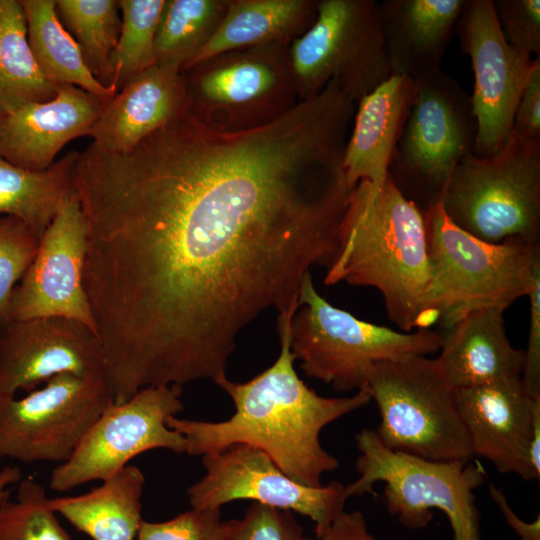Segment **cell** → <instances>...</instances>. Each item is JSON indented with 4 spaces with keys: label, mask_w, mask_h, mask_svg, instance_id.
Segmentation results:
<instances>
[{
    "label": "cell",
    "mask_w": 540,
    "mask_h": 540,
    "mask_svg": "<svg viewBox=\"0 0 540 540\" xmlns=\"http://www.w3.org/2000/svg\"><path fill=\"white\" fill-rule=\"evenodd\" d=\"M77 154L71 151L43 171L0 157V214L19 218L41 239L62 204L76 193Z\"/></svg>",
    "instance_id": "cell-26"
},
{
    "label": "cell",
    "mask_w": 540,
    "mask_h": 540,
    "mask_svg": "<svg viewBox=\"0 0 540 540\" xmlns=\"http://www.w3.org/2000/svg\"><path fill=\"white\" fill-rule=\"evenodd\" d=\"M228 7V0H165L159 19L154 58L181 70L213 36Z\"/></svg>",
    "instance_id": "cell-29"
},
{
    "label": "cell",
    "mask_w": 540,
    "mask_h": 540,
    "mask_svg": "<svg viewBox=\"0 0 540 540\" xmlns=\"http://www.w3.org/2000/svg\"><path fill=\"white\" fill-rule=\"evenodd\" d=\"M21 470L17 466L7 465L0 468V504L11 495V487L22 479Z\"/></svg>",
    "instance_id": "cell-42"
},
{
    "label": "cell",
    "mask_w": 540,
    "mask_h": 540,
    "mask_svg": "<svg viewBox=\"0 0 540 540\" xmlns=\"http://www.w3.org/2000/svg\"><path fill=\"white\" fill-rule=\"evenodd\" d=\"M55 5L89 71L103 86L112 87L111 58L121 30L118 1L55 0Z\"/></svg>",
    "instance_id": "cell-30"
},
{
    "label": "cell",
    "mask_w": 540,
    "mask_h": 540,
    "mask_svg": "<svg viewBox=\"0 0 540 540\" xmlns=\"http://www.w3.org/2000/svg\"><path fill=\"white\" fill-rule=\"evenodd\" d=\"M299 101L335 80L356 103L388 79L391 68L374 0H319L311 27L289 46Z\"/></svg>",
    "instance_id": "cell-11"
},
{
    "label": "cell",
    "mask_w": 540,
    "mask_h": 540,
    "mask_svg": "<svg viewBox=\"0 0 540 540\" xmlns=\"http://www.w3.org/2000/svg\"><path fill=\"white\" fill-rule=\"evenodd\" d=\"M39 242L40 238L19 218L0 217V331L11 321V293L32 263Z\"/></svg>",
    "instance_id": "cell-33"
},
{
    "label": "cell",
    "mask_w": 540,
    "mask_h": 540,
    "mask_svg": "<svg viewBox=\"0 0 540 540\" xmlns=\"http://www.w3.org/2000/svg\"><path fill=\"white\" fill-rule=\"evenodd\" d=\"M57 89L31 52L21 2L0 0V115L27 103L49 101Z\"/></svg>",
    "instance_id": "cell-28"
},
{
    "label": "cell",
    "mask_w": 540,
    "mask_h": 540,
    "mask_svg": "<svg viewBox=\"0 0 540 540\" xmlns=\"http://www.w3.org/2000/svg\"><path fill=\"white\" fill-rule=\"evenodd\" d=\"M62 373L105 375L101 343L91 328L45 317L12 320L0 331V398L33 391Z\"/></svg>",
    "instance_id": "cell-17"
},
{
    "label": "cell",
    "mask_w": 540,
    "mask_h": 540,
    "mask_svg": "<svg viewBox=\"0 0 540 540\" xmlns=\"http://www.w3.org/2000/svg\"><path fill=\"white\" fill-rule=\"evenodd\" d=\"M303 529L291 511L253 503L241 519L225 522L222 540H302Z\"/></svg>",
    "instance_id": "cell-34"
},
{
    "label": "cell",
    "mask_w": 540,
    "mask_h": 540,
    "mask_svg": "<svg viewBox=\"0 0 540 540\" xmlns=\"http://www.w3.org/2000/svg\"><path fill=\"white\" fill-rule=\"evenodd\" d=\"M367 388L378 407L375 430L387 448L433 461H470V438L437 359L377 363Z\"/></svg>",
    "instance_id": "cell-8"
},
{
    "label": "cell",
    "mask_w": 540,
    "mask_h": 540,
    "mask_svg": "<svg viewBox=\"0 0 540 540\" xmlns=\"http://www.w3.org/2000/svg\"><path fill=\"white\" fill-rule=\"evenodd\" d=\"M87 244L86 221L75 193L62 204L14 287L9 301L11 321L65 317L96 333L84 287Z\"/></svg>",
    "instance_id": "cell-16"
},
{
    "label": "cell",
    "mask_w": 540,
    "mask_h": 540,
    "mask_svg": "<svg viewBox=\"0 0 540 540\" xmlns=\"http://www.w3.org/2000/svg\"><path fill=\"white\" fill-rule=\"evenodd\" d=\"M319 0H228L217 30L181 71L217 54L257 46L290 45L317 17Z\"/></svg>",
    "instance_id": "cell-24"
},
{
    "label": "cell",
    "mask_w": 540,
    "mask_h": 540,
    "mask_svg": "<svg viewBox=\"0 0 540 540\" xmlns=\"http://www.w3.org/2000/svg\"><path fill=\"white\" fill-rule=\"evenodd\" d=\"M466 0H383L382 37L392 75L417 79L440 69Z\"/></svg>",
    "instance_id": "cell-21"
},
{
    "label": "cell",
    "mask_w": 540,
    "mask_h": 540,
    "mask_svg": "<svg viewBox=\"0 0 540 540\" xmlns=\"http://www.w3.org/2000/svg\"><path fill=\"white\" fill-rule=\"evenodd\" d=\"M528 296L530 320L521 380L532 397H540V269L535 272Z\"/></svg>",
    "instance_id": "cell-38"
},
{
    "label": "cell",
    "mask_w": 540,
    "mask_h": 540,
    "mask_svg": "<svg viewBox=\"0 0 540 540\" xmlns=\"http://www.w3.org/2000/svg\"><path fill=\"white\" fill-rule=\"evenodd\" d=\"M45 488L32 477L0 504V540H73L48 506Z\"/></svg>",
    "instance_id": "cell-32"
},
{
    "label": "cell",
    "mask_w": 540,
    "mask_h": 540,
    "mask_svg": "<svg viewBox=\"0 0 540 540\" xmlns=\"http://www.w3.org/2000/svg\"><path fill=\"white\" fill-rule=\"evenodd\" d=\"M455 394L473 456L489 460L500 473L538 480L529 447L534 407L540 397H532L521 378L457 389Z\"/></svg>",
    "instance_id": "cell-18"
},
{
    "label": "cell",
    "mask_w": 540,
    "mask_h": 540,
    "mask_svg": "<svg viewBox=\"0 0 540 540\" xmlns=\"http://www.w3.org/2000/svg\"><path fill=\"white\" fill-rule=\"evenodd\" d=\"M290 332L291 352L304 373L343 392L367 387L377 363L434 354L442 343L431 329L399 332L333 306L317 292L311 273L302 283Z\"/></svg>",
    "instance_id": "cell-6"
},
{
    "label": "cell",
    "mask_w": 540,
    "mask_h": 540,
    "mask_svg": "<svg viewBox=\"0 0 540 540\" xmlns=\"http://www.w3.org/2000/svg\"><path fill=\"white\" fill-rule=\"evenodd\" d=\"M346 142L312 98L248 131L187 112L128 152H78L84 287L116 399L215 381L247 325L299 305L311 267L339 247Z\"/></svg>",
    "instance_id": "cell-1"
},
{
    "label": "cell",
    "mask_w": 540,
    "mask_h": 540,
    "mask_svg": "<svg viewBox=\"0 0 540 540\" xmlns=\"http://www.w3.org/2000/svg\"><path fill=\"white\" fill-rule=\"evenodd\" d=\"M441 205L469 234L490 243L540 240V142L511 133L490 157L473 153L454 169Z\"/></svg>",
    "instance_id": "cell-7"
},
{
    "label": "cell",
    "mask_w": 540,
    "mask_h": 540,
    "mask_svg": "<svg viewBox=\"0 0 540 540\" xmlns=\"http://www.w3.org/2000/svg\"><path fill=\"white\" fill-rule=\"evenodd\" d=\"M416 92L388 177L423 212L441 202L460 161L472 153L476 119L470 95L441 69L414 79Z\"/></svg>",
    "instance_id": "cell-9"
},
{
    "label": "cell",
    "mask_w": 540,
    "mask_h": 540,
    "mask_svg": "<svg viewBox=\"0 0 540 540\" xmlns=\"http://www.w3.org/2000/svg\"><path fill=\"white\" fill-rule=\"evenodd\" d=\"M355 439L359 477L345 486L347 499L374 493L373 485L383 482L387 510L403 527L425 528L437 509L447 516L453 540H482L474 494L485 480L480 464L433 461L393 451L372 429L362 430Z\"/></svg>",
    "instance_id": "cell-5"
},
{
    "label": "cell",
    "mask_w": 540,
    "mask_h": 540,
    "mask_svg": "<svg viewBox=\"0 0 540 540\" xmlns=\"http://www.w3.org/2000/svg\"><path fill=\"white\" fill-rule=\"evenodd\" d=\"M302 540H377L369 531L366 519L359 510L351 512L342 511L328 526V528L315 538L303 537Z\"/></svg>",
    "instance_id": "cell-39"
},
{
    "label": "cell",
    "mask_w": 540,
    "mask_h": 540,
    "mask_svg": "<svg viewBox=\"0 0 540 540\" xmlns=\"http://www.w3.org/2000/svg\"><path fill=\"white\" fill-rule=\"evenodd\" d=\"M424 219L433 308L443 327L476 310H505L528 296L540 269V243L521 237L481 240L454 224L441 203L425 211Z\"/></svg>",
    "instance_id": "cell-4"
},
{
    "label": "cell",
    "mask_w": 540,
    "mask_h": 540,
    "mask_svg": "<svg viewBox=\"0 0 540 540\" xmlns=\"http://www.w3.org/2000/svg\"><path fill=\"white\" fill-rule=\"evenodd\" d=\"M456 32L474 73L470 100L477 131L472 153L490 157L512 133L515 109L533 59L506 42L493 0H466Z\"/></svg>",
    "instance_id": "cell-15"
},
{
    "label": "cell",
    "mask_w": 540,
    "mask_h": 540,
    "mask_svg": "<svg viewBox=\"0 0 540 540\" xmlns=\"http://www.w3.org/2000/svg\"><path fill=\"white\" fill-rule=\"evenodd\" d=\"M512 132L540 142V56L532 60L515 109Z\"/></svg>",
    "instance_id": "cell-37"
},
{
    "label": "cell",
    "mask_w": 540,
    "mask_h": 540,
    "mask_svg": "<svg viewBox=\"0 0 540 540\" xmlns=\"http://www.w3.org/2000/svg\"><path fill=\"white\" fill-rule=\"evenodd\" d=\"M188 108L181 69L170 64H154L128 79L103 103L89 136L103 151L125 153L186 114Z\"/></svg>",
    "instance_id": "cell-20"
},
{
    "label": "cell",
    "mask_w": 540,
    "mask_h": 540,
    "mask_svg": "<svg viewBox=\"0 0 540 540\" xmlns=\"http://www.w3.org/2000/svg\"><path fill=\"white\" fill-rule=\"evenodd\" d=\"M529 459L533 471L540 477V398L536 401L533 412Z\"/></svg>",
    "instance_id": "cell-41"
},
{
    "label": "cell",
    "mask_w": 540,
    "mask_h": 540,
    "mask_svg": "<svg viewBox=\"0 0 540 540\" xmlns=\"http://www.w3.org/2000/svg\"><path fill=\"white\" fill-rule=\"evenodd\" d=\"M503 312L499 308L473 311L442 335L436 359L454 390L521 378L525 353L510 343Z\"/></svg>",
    "instance_id": "cell-23"
},
{
    "label": "cell",
    "mask_w": 540,
    "mask_h": 540,
    "mask_svg": "<svg viewBox=\"0 0 540 540\" xmlns=\"http://www.w3.org/2000/svg\"><path fill=\"white\" fill-rule=\"evenodd\" d=\"M165 0H118L121 30L111 58L112 84L118 92L128 79L155 63L154 43Z\"/></svg>",
    "instance_id": "cell-31"
},
{
    "label": "cell",
    "mask_w": 540,
    "mask_h": 540,
    "mask_svg": "<svg viewBox=\"0 0 540 540\" xmlns=\"http://www.w3.org/2000/svg\"><path fill=\"white\" fill-rule=\"evenodd\" d=\"M494 9L506 42L523 56H540V0H496Z\"/></svg>",
    "instance_id": "cell-35"
},
{
    "label": "cell",
    "mask_w": 540,
    "mask_h": 540,
    "mask_svg": "<svg viewBox=\"0 0 540 540\" xmlns=\"http://www.w3.org/2000/svg\"><path fill=\"white\" fill-rule=\"evenodd\" d=\"M279 313L280 353L276 361L249 381L226 375L214 382L231 398L235 413L220 422L169 417V428L186 441L185 453L205 456L237 444L262 450L291 479L321 486L322 475L339 467L320 443L321 430L371 401L367 387L350 397L328 398L309 388L294 369L290 326L298 309Z\"/></svg>",
    "instance_id": "cell-2"
},
{
    "label": "cell",
    "mask_w": 540,
    "mask_h": 540,
    "mask_svg": "<svg viewBox=\"0 0 540 540\" xmlns=\"http://www.w3.org/2000/svg\"><path fill=\"white\" fill-rule=\"evenodd\" d=\"M27 24V38L43 75L53 84H69L106 102L117 92L105 87L87 68L80 48L61 23L55 0H20Z\"/></svg>",
    "instance_id": "cell-27"
},
{
    "label": "cell",
    "mask_w": 540,
    "mask_h": 540,
    "mask_svg": "<svg viewBox=\"0 0 540 540\" xmlns=\"http://www.w3.org/2000/svg\"><path fill=\"white\" fill-rule=\"evenodd\" d=\"M377 289L387 315L404 332L438 323L424 212L387 176L353 191L337 253L324 283Z\"/></svg>",
    "instance_id": "cell-3"
},
{
    "label": "cell",
    "mask_w": 540,
    "mask_h": 540,
    "mask_svg": "<svg viewBox=\"0 0 540 540\" xmlns=\"http://www.w3.org/2000/svg\"><path fill=\"white\" fill-rule=\"evenodd\" d=\"M220 509L188 510L164 522L142 521L135 540H222Z\"/></svg>",
    "instance_id": "cell-36"
},
{
    "label": "cell",
    "mask_w": 540,
    "mask_h": 540,
    "mask_svg": "<svg viewBox=\"0 0 540 540\" xmlns=\"http://www.w3.org/2000/svg\"><path fill=\"white\" fill-rule=\"evenodd\" d=\"M113 403L105 375L59 374L23 397L0 398V458L66 462Z\"/></svg>",
    "instance_id": "cell-12"
},
{
    "label": "cell",
    "mask_w": 540,
    "mask_h": 540,
    "mask_svg": "<svg viewBox=\"0 0 540 540\" xmlns=\"http://www.w3.org/2000/svg\"><path fill=\"white\" fill-rule=\"evenodd\" d=\"M104 101L83 89L62 84L55 97L0 115V157L31 171H43L71 140L89 136Z\"/></svg>",
    "instance_id": "cell-19"
},
{
    "label": "cell",
    "mask_w": 540,
    "mask_h": 540,
    "mask_svg": "<svg viewBox=\"0 0 540 540\" xmlns=\"http://www.w3.org/2000/svg\"><path fill=\"white\" fill-rule=\"evenodd\" d=\"M289 46L231 50L183 70L188 112L223 132L256 129L284 116L300 102Z\"/></svg>",
    "instance_id": "cell-10"
},
{
    "label": "cell",
    "mask_w": 540,
    "mask_h": 540,
    "mask_svg": "<svg viewBox=\"0 0 540 540\" xmlns=\"http://www.w3.org/2000/svg\"><path fill=\"white\" fill-rule=\"evenodd\" d=\"M144 485L143 472L129 464L87 493L49 498L48 506L93 540H135Z\"/></svg>",
    "instance_id": "cell-25"
},
{
    "label": "cell",
    "mask_w": 540,
    "mask_h": 540,
    "mask_svg": "<svg viewBox=\"0 0 540 540\" xmlns=\"http://www.w3.org/2000/svg\"><path fill=\"white\" fill-rule=\"evenodd\" d=\"M489 493L497 504L506 523L514 530L519 540H540V516L533 522H525L520 519L510 507L504 493L489 482Z\"/></svg>",
    "instance_id": "cell-40"
},
{
    "label": "cell",
    "mask_w": 540,
    "mask_h": 540,
    "mask_svg": "<svg viewBox=\"0 0 540 540\" xmlns=\"http://www.w3.org/2000/svg\"><path fill=\"white\" fill-rule=\"evenodd\" d=\"M415 92L414 79L391 75L358 100L344 155L350 186L384 183Z\"/></svg>",
    "instance_id": "cell-22"
},
{
    "label": "cell",
    "mask_w": 540,
    "mask_h": 540,
    "mask_svg": "<svg viewBox=\"0 0 540 540\" xmlns=\"http://www.w3.org/2000/svg\"><path fill=\"white\" fill-rule=\"evenodd\" d=\"M205 475L187 490L191 509H220L253 500L309 517L319 537L344 511L345 486L333 481L311 487L288 477L262 450L237 444L202 457Z\"/></svg>",
    "instance_id": "cell-14"
},
{
    "label": "cell",
    "mask_w": 540,
    "mask_h": 540,
    "mask_svg": "<svg viewBox=\"0 0 540 540\" xmlns=\"http://www.w3.org/2000/svg\"><path fill=\"white\" fill-rule=\"evenodd\" d=\"M181 395L178 385L151 386L122 403H111L73 455L53 468L49 487L66 492L91 481H103L152 449L185 453V438L167 425L169 417L183 410Z\"/></svg>",
    "instance_id": "cell-13"
}]
</instances>
